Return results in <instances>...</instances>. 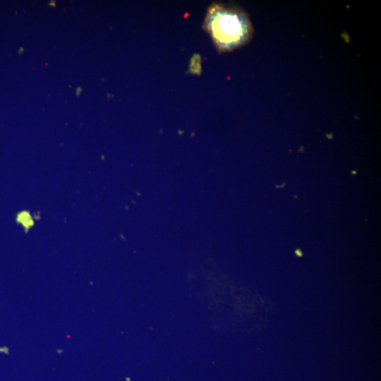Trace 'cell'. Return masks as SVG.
Segmentation results:
<instances>
[{"instance_id": "obj_1", "label": "cell", "mask_w": 381, "mask_h": 381, "mask_svg": "<svg viewBox=\"0 0 381 381\" xmlns=\"http://www.w3.org/2000/svg\"><path fill=\"white\" fill-rule=\"evenodd\" d=\"M204 27L220 52L243 46L253 34L248 15L238 7L223 4H212L209 7Z\"/></svg>"}]
</instances>
